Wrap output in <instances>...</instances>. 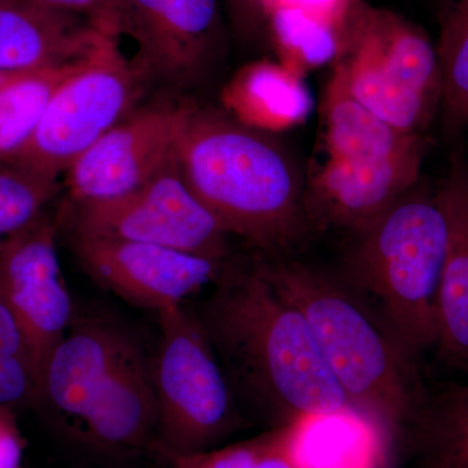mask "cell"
Returning <instances> with one entry per match:
<instances>
[{"instance_id": "cell-1", "label": "cell", "mask_w": 468, "mask_h": 468, "mask_svg": "<svg viewBox=\"0 0 468 468\" xmlns=\"http://www.w3.org/2000/svg\"><path fill=\"white\" fill-rule=\"evenodd\" d=\"M194 315L236 399L272 428L332 415L356 417L306 319L257 264L226 263Z\"/></svg>"}, {"instance_id": "cell-2", "label": "cell", "mask_w": 468, "mask_h": 468, "mask_svg": "<svg viewBox=\"0 0 468 468\" xmlns=\"http://www.w3.org/2000/svg\"><path fill=\"white\" fill-rule=\"evenodd\" d=\"M301 311L356 417L384 445L402 443L427 396L417 358L346 282L297 261H255Z\"/></svg>"}, {"instance_id": "cell-3", "label": "cell", "mask_w": 468, "mask_h": 468, "mask_svg": "<svg viewBox=\"0 0 468 468\" xmlns=\"http://www.w3.org/2000/svg\"><path fill=\"white\" fill-rule=\"evenodd\" d=\"M48 403L69 439L111 460L158 448L151 359L133 334L104 316L73 320L43 377Z\"/></svg>"}, {"instance_id": "cell-4", "label": "cell", "mask_w": 468, "mask_h": 468, "mask_svg": "<svg viewBox=\"0 0 468 468\" xmlns=\"http://www.w3.org/2000/svg\"><path fill=\"white\" fill-rule=\"evenodd\" d=\"M175 154L185 181L229 236L279 252L306 233L300 169L270 135L192 106Z\"/></svg>"}, {"instance_id": "cell-5", "label": "cell", "mask_w": 468, "mask_h": 468, "mask_svg": "<svg viewBox=\"0 0 468 468\" xmlns=\"http://www.w3.org/2000/svg\"><path fill=\"white\" fill-rule=\"evenodd\" d=\"M358 236L345 282L377 301L381 318L415 358L436 350L449 243L439 194L412 187Z\"/></svg>"}, {"instance_id": "cell-6", "label": "cell", "mask_w": 468, "mask_h": 468, "mask_svg": "<svg viewBox=\"0 0 468 468\" xmlns=\"http://www.w3.org/2000/svg\"><path fill=\"white\" fill-rule=\"evenodd\" d=\"M335 72L366 109L397 131L421 135L441 110L437 48L423 30L368 9L343 41Z\"/></svg>"}, {"instance_id": "cell-7", "label": "cell", "mask_w": 468, "mask_h": 468, "mask_svg": "<svg viewBox=\"0 0 468 468\" xmlns=\"http://www.w3.org/2000/svg\"><path fill=\"white\" fill-rule=\"evenodd\" d=\"M160 341L151 359L159 409L158 449L168 458L209 451L239 424L226 372L194 314L159 311Z\"/></svg>"}, {"instance_id": "cell-8", "label": "cell", "mask_w": 468, "mask_h": 468, "mask_svg": "<svg viewBox=\"0 0 468 468\" xmlns=\"http://www.w3.org/2000/svg\"><path fill=\"white\" fill-rule=\"evenodd\" d=\"M144 81L111 41L52 95L29 140L7 163L55 178L67 174L92 144L129 116Z\"/></svg>"}, {"instance_id": "cell-9", "label": "cell", "mask_w": 468, "mask_h": 468, "mask_svg": "<svg viewBox=\"0 0 468 468\" xmlns=\"http://www.w3.org/2000/svg\"><path fill=\"white\" fill-rule=\"evenodd\" d=\"M66 218L72 236L153 243L218 261L229 258V234L190 189L176 154L140 189L111 201L67 206Z\"/></svg>"}, {"instance_id": "cell-10", "label": "cell", "mask_w": 468, "mask_h": 468, "mask_svg": "<svg viewBox=\"0 0 468 468\" xmlns=\"http://www.w3.org/2000/svg\"><path fill=\"white\" fill-rule=\"evenodd\" d=\"M58 224L41 217L0 245V300L33 351L42 383L46 367L75 320L57 251Z\"/></svg>"}, {"instance_id": "cell-11", "label": "cell", "mask_w": 468, "mask_h": 468, "mask_svg": "<svg viewBox=\"0 0 468 468\" xmlns=\"http://www.w3.org/2000/svg\"><path fill=\"white\" fill-rule=\"evenodd\" d=\"M192 106L129 115L67 171L68 206L111 201L140 189L174 158Z\"/></svg>"}, {"instance_id": "cell-12", "label": "cell", "mask_w": 468, "mask_h": 468, "mask_svg": "<svg viewBox=\"0 0 468 468\" xmlns=\"http://www.w3.org/2000/svg\"><path fill=\"white\" fill-rule=\"evenodd\" d=\"M85 272L117 297L159 311L184 301L218 280L227 261L208 260L153 243L72 236Z\"/></svg>"}, {"instance_id": "cell-13", "label": "cell", "mask_w": 468, "mask_h": 468, "mask_svg": "<svg viewBox=\"0 0 468 468\" xmlns=\"http://www.w3.org/2000/svg\"><path fill=\"white\" fill-rule=\"evenodd\" d=\"M218 23V0H119L115 41L133 43L144 80L184 81L207 60Z\"/></svg>"}, {"instance_id": "cell-14", "label": "cell", "mask_w": 468, "mask_h": 468, "mask_svg": "<svg viewBox=\"0 0 468 468\" xmlns=\"http://www.w3.org/2000/svg\"><path fill=\"white\" fill-rule=\"evenodd\" d=\"M424 147L392 158H326L306 189L310 226L349 228L358 233L417 186Z\"/></svg>"}, {"instance_id": "cell-15", "label": "cell", "mask_w": 468, "mask_h": 468, "mask_svg": "<svg viewBox=\"0 0 468 468\" xmlns=\"http://www.w3.org/2000/svg\"><path fill=\"white\" fill-rule=\"evenodd\" d=\"M111 41L77 15L0 0V77L84 63Z\"/></svg>"}, {"instance_id": "cell-16", "label": "cell", "mask_w": 468, "mask_h": 468, "mask_svg": "<svg viewBox=\"0 0 468 468\" xmlns=\"http://www.w3.org/2000/svg\"><path fill=\"white\" fill-rule=\"evenodd\" d=\"M449 228L440 294L439 358L468 371V165L452 163L437 189Z\"/></svg>"}, {"instance_id": "cell-17", "label": "cell", "mask_w": 468, "mask_h": 468, "mask_svg": "<svg viewBox=\"0 0 468 468\" xmlns=\"http://www.w3.org/2000/svg\"><path fill=\"white\" fill-rule=\"evenodd\" d=\"M326 158L369 160L392 158L424 147L421 135L397 131L360 104L334 70L323 104Z\"/></svg>"}, {"instance_id": "cell-18", "label": "cell", "mask_w": 468, "mask_h": 468, "mask_svg": "<svg viewBox=\"0 0 468 468\" xmlns=\"http://www.w3.org/2000/svg\"><path fill=\"white\" fill-rule=\"evenodd\" d=\"M421 468H458L468 463V384L427 390L405 440Z\"/></svg>"}, {"instance_id": "cell-19", "label": "cell", "mask_w": 468, "mask_h": 468, "mask_svg": "<svg viewBox=\"0 0 468 468\" xmlns=\"http://www.w3.org/2000/svg\"><path fill=\"white\" fill-rule=\"evenodd\" d=\"M89 60L0 77V163L9 162L23 149L52 95Z\"/></svg>"}, {"instance_id": "cell-20", "label": "cell", "mask_w": 468, "mask_h": 468, "mask_svg": "<svg viewBox=\"0 0 468 468\" xmlns=\"http://www.w3.org/2000/svg\"><path fill=\"white\" fill-rule=\"evenodd\" d=\"M442 73L441 112L449 134L468 126V0H452L437 43Z\"/></svg>"}, {"instance_id": "cell-21", "label": "cell", "mask_w": 468, "mask_h": 468, "mask_svg": "<svg viewBox=\"0 0 468 468\" xmlns=\"http://www.w3.org/2000/svg\"><path fill=\"white\" fill-rule=\"evenodd\" d=\"M297 430L298 426L271 428L246 441L167 461L174 468H304L297 451Z\"/></svg>"}, {"instance_id": "cell-22", "label": "cell", "mask_w": 468, "mask_h": 468, "mask_svg": "<svg viewBox=\"0 0 468 468\" xmlns=\"http://www.w3.org/2000/svg\"><path fill=\"white\" fill-rule=\"evenodd\" d=\"M271 15L289 67L302 73L337 60L343 46L338 24L302 9L279 8Z\"/></svg>"}, {"instance_id": "cell-23", "label": "cell", "mask_w": 468, "mask_h": 468, "mask_svg": "<svg viewBox=\"0 0 468 468\" xmlns=\"http://www.w3.org/2000/svg\"><path fill=\"white\" fill-rule=\"evenodd\" d=\"M254 119L270 129H285L301 124L313 110V98L302 73L285 66H263L251 76Z\"/></svg>"}, {"instance_id": "cell-24", "label": "cell", "mask_w": 468, "mask_h": 468, "mask_svg": "<svg viewBox=\"0 0 468 468\" xmlns=\"http://www.w3.org/2000/svg\"><path fill=\"white\" fill-rule=\"evenodd\" d=\"M58 178L0 163V245L34 223L60 192Z\"/></svg>"}, {"instance_id": "cell-25", "label": "cell", "mask_w": 468, "mask_h": 468, "mask_svg": "<svg viewBox=\"0 0 468 468\" xmlns=\"http://www.w3.org/2000/svg\"><path fill=\"white\" fill-rule=\"evenodd\" d=\"M42 378L14 314L0 300V406L14 409L39 401Z\"/></svg>"}, {"instance_id": "cell-26", "label": "cell", "mask_w": 468, "mask_h": 468, "mask_svg": "<svg viewBox=\"0 0 468 468\" xmlns=\"http://www.w3.org/2000/svg\"><path fill=\"white\" fill-rule=\"evenodd\" d=\"M26 2L84 17L104 36L115 41L117 23H119V0H26Z\"/></svg>"}, {"instance_id": "cell-27", "label": "cell", "mask_w": 468, "mask_h": 468, "mask_svg": "<svg viewBox=\"0 0 468 468\" xmlns=\"http://www.w3.org/2000/svg\"><path fill=\"white\" fill-rule=\"evenodd\" d=\"M24 439L12 409L0 406V468H21Z\"/></svg>"}, {"instance_id": "cell-28", "label": "cell", "mask_w": 468, "mask_h": 468, "mask_svg": "<svg viewBox=\"0 0 468 468\" xmlns=\"http://www.w3.org/2000/svg\"><path fill=\"white\" fill-rule=\"evenodd\" d=\"M263 2L270 12L279 8L302 9L340 24L346 15L350 0H263Z\"/></svg>"}, {"instance_id": "cell-29", "label": "cell", "mask_w": 468, "mask_h": 468, "mask_svg": "<svg viewBox=\"0 0 468 468\" xmlns=\"http://www.w3.org/2000/svg\"><path fill=\"white\" fill-rule=\"evenodd\" d=\"M458 468H468V463L467 464H463V466H461V467H458Z\"/></svg>"}]
</instances>
